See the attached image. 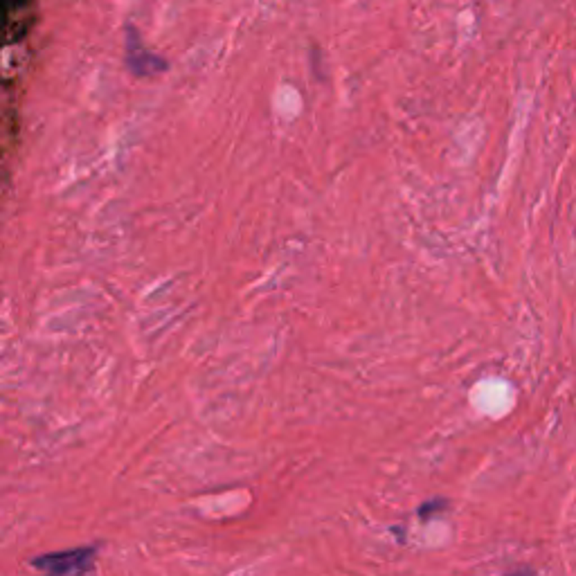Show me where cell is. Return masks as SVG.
Here are the masks:
<instances>
[{
	"label": "cell",
	"instance_id": "obj_2",
	"mask_svg": "<svg viewBox=\"0 0 576 576\" xmlns=\"http://www.w3.org/2000/svg\"><path fill=\"white\" fill-rule=\"evenodd\" d=\"M128 66L131 70L137 75H151L165 68V61H160L158 57L149 54L147 50L144 52H137V43H135V32L128 28Z\"/></svg>",
	"mask_w": 576,
	"mask_h": 576
},
{
	"label": "cell",
	"instance_id": "obj_1",
	"mask_svg": "<svg viewBox=\"0 0 576 576\" xmlns=\"http://www.w3.org/2000/svg\"><path fill=\"white\" fill-rule=\"evenodd\" d=\"M95 561V547H77L68 552L46 554L34 558L32 565L37 570L50 572V574H81L88 572Z\"/></svg>",
	"mask_w": 576,
	"mask_h": 576
}]
</instances>
